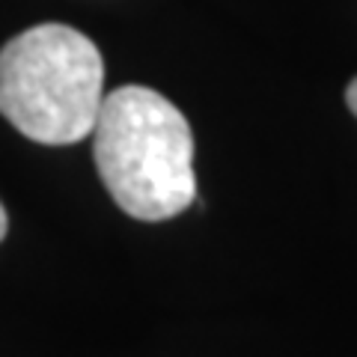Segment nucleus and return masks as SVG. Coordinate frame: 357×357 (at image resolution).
Listing matches in <instances>:
<instances>
[{
  "instance_id": "1",
  "label": "nucleus",
  "mask_w": 357,
  "mask_h": 357,
  "mask_svg": "<svg viewBox=\"0 0 357 357\" xmlns=\"http://www.w3.org/2000/svg\"><path fill=\"white\" fill-rule=\"evenodd\" d=\"M93 158L114 203L137 220L176 218L197 199L191 126L149 86L128 84L102 98Z\"/></svg>"
},
{
  "instance_id": "2",
  "label": "nucleus",
  "mask_w": 357,
  "mask_h": 357,
  "mask_svg": "<svg viewBox=\"0 0 357 357\" xmlns=\"http://www.w3.org/2000/svg\"><path fill=\"white\" fill-rule=\"evenodd\" d=\"M102 84V54L69 24H36L0 51V114L45 146H69L93 134Z\"/></svg>"
},
{
  "instance_id": "3",
  "label": "nucleus",
  "mask_w": 357,
  "mask_h": 357,
  "mask_svg": "<svg viewBox=\"0 0 357 357\" xmlns=\"http://www.w3.org/2000/svg\"><path fill=\"white\" fill-rule=\"evenodd\" d=\"M345 105H349V110L357 116V77H351V84L345 86Z\"/></svg>"
},
{
  "instance_id": "4",
  "label": "nucleus",
  "mask_w": 357,
  "mask_h": 357,
  "mask_svg": "<svg viewBox=\"0 0 357 357\" xmlns=\"http://www.w3.org/2000/svg\"><path fill=\"white\" fill-rule=\"evenodd\" d=\"M6 229H9V220H6V208L0 206V241L6 238Z\"/></svg>"
}]
</instances>
